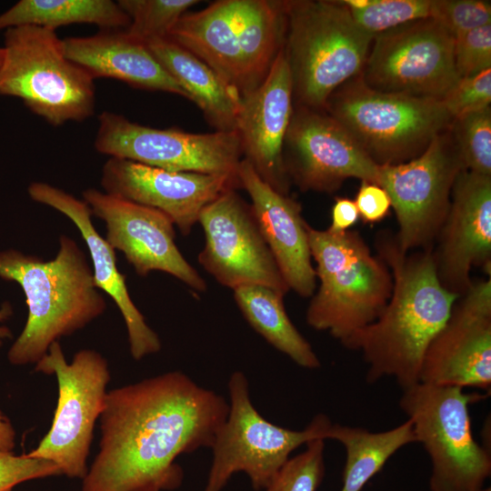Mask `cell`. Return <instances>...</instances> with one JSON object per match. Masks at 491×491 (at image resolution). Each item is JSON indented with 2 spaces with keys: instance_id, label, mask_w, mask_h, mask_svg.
Masks as SVG:
<instances>
[{
  "instance_id": "cell-1",
  "label": "cell",
  "mask_w": 491,
  "mask_h": 491,
  "mask_svg": "<svg viewBox=\"0 0 491 491\" xmlns=\"http://www.w3.org/2000/svg\"><path fill=\"white\" fill-rule=\"evenodd\" d=\"M228 403L181 371L108 391L100 416L99 449L82 491L178 488V456L211 447Z\"/></svg>"
},
{
  "instance_id": "cell-2",
  "label": "cell",
  "mask_w": 491,
  "mask_h": 491,
  "mask_svg": "<svg viewBox=\"0 0 491 491\" xmlns=\"http://www.w3.org/2000/svg\"><path fill=\"white\" fill-rule=\"evenodd\" d=\"M376 247L392 276L391 296L374 322L341 344L362 354L368 383L393 377L405 389L419 383L426 350L460 296L439 282L433 248L404 252L385 231Z\"/></svg>"
},
{
  "instance_id": "cell-3",
  "label": "cell",
  "mask_w": 491,
  "mask_h": 491,
  "mask_svg": "<svg viewBox=\"0 0 491 491\" xmlns=\"http://www.w3.org/2000/svg\"><path fill=\"white\" fill-rule=\"evenodd\" d=\"M0 277L21 286L28 308L24 329L7 353L15 366L35 365L53 343L83 329L106 310L85 254L65 235H60L58 252L51 260L14 249L0 252Z\"/></svg>"
},
{
  "instance_id": "cell-4",
  "label": "cell",
  "mask_w": 491,
  "mask_h": 491,
  "mask_svg": "<svg viewBox=\"0 0 491 491\" xmlns=\"http://www.w3.org/2000/svg\"><path fill=\"white\" fill-rule=\"evenodd\" d=\"M286 31V1L219 0L184 14L166 38L205 62L244 98L266 77Z\"/></svg>"
},
{
  "instance_id": "cell-5",
  "label": "cell",
  "mask_w": 491,
  "mask_h": 491,
  "mask_svg": "<svg viewBox=\"0 0 491 491\" xmlns=\"http://www.w3.org/2000/svg\"><path fill=\"white\" fill-rule=\"evenodd\" d=\"M284 54L296 106L324 111L331 95L359 75L373 37L340 1H286Z\"/></svg>"
},
{
  "instance_id": "cell-6",
  "label": "cell",
  "mask_w": 491,
  "mask_h": 491,
  "mask_svg": "<svg viewBox=\"0 0 491 491\" xmlns=\"http://www.w3.org/2000/svg\"><path fill=\"white\" fill-rule=\"evenodd\" d=\"M307 233L319 286L306 309V323L342 343L379 316L391 296L392 276L357 232L333 233L308 225Z\"/></svg>"
},
{
  "instance_id": "cell-7",
  "label": "cell",
  "mask_w": 491,
  "mask_h": 491,
  "mask_svg": "<svg viewBox=\"0 0 491 491\" xmlns=\"http://www.w3.org/2000/svg\"><path fill=\"white\" fill-rule=\"evenodd\" d=\"M324 111L377 165L418 156L453 122L442 100L379 91L359 75L337 88Z\"/></svg>"
},
{
  "instance_id": "cell-8",
  "label": "cell",
  "mask_w": 491,
  "mask_h": 491,
  "mask_svg": "<svg viewBox=\"0 0 491 491\" xmlns=\"http://www.w3.org/2000/svg\"><path fill=\"white\" fill-rule=\"evenodd\" d=\"M0 69V95L20 98L54 126L82 122L95 112L94 79L65 55L55 30L8 28Z\"/></svg>"
},
{
  "instance_id": "cell-9",
  "label": "cell",
  "mask_w": 491,
  "mask_h": 491,
  "mask_svg": "<svg viewBox=\"0 0 491 491\" xmlns=\"http://www.w3.org/2000/svg\"><path fill=\"white\" fill-rule=\"evenodd\" d=\"M228 393V413L210 447L213 460L204 491H221L239 472L247 475L255 490H266L294 450L311 440L326 439L332 423L324 414L299 431L264 418L251 402L248 380L241 371L231 375Z\"/></svg>"
},
{
  "instance_id": "cell-10",
  "label": "cell",
  "mask_w": 491,
  "mask_h": 491,
  "mask_svg": "<svg viewBox=\"0 0 491 491\" xmlns=\"http://www.w3.org/2000/svg\"><path fill=\"white\" fill-rule=\"evenodd\" d=\"M464 388L417 383L403 389L401 410L427 452L431 491H478L491 474L489 452L475 439Z\"/></svg>"
},
{
  "instance_id": "cell-11",
  "label": "cell",
  "mask_w": 491,
  "mask_h": 491,
  "mask_svg": "<svg viewBox=\"0 0 491 491\" xmlns=\"http://www.w3.org/2000/svg\"><path fill=\"white\" fill-rule=\"evenodd\" d=\"M35 371L56 376L58 398L49 431L27 455L54 463L61 475L83 479L95 426L108 393V362L96 350L85 348L68 363L60 343L55 342Z\"/></svg>"
},
{
  "instance_id": "cell-12",
  "label": "cell",
  "mask_w": 491,
  "mask_h": 491,
  "mask_svg": "<svg viewBox=\"0 0 491 491\" xmlns=\"http://www.w3.org/2000/svg\"><path fill=\"white\" fill-rule=\"evenodd\" d=\"M450 128L432 139L416 157L378 165L377 185L388 194L404 252L433 248L447 215L452 188L464 170Z\"/></svg>"
},
{
  "instance_id": "cell-13",
  "label": "cell",
  "mask_w": 491,
  "mask_h": 491,
  "mask_svg": "<svg viewBox=\"0 0 491 491\" xmlns=\"http://www.w3.org/2000/svg\"><path fill=\"white\" fill-rule=\"evenodd\" d=\"M371 88L442 100L460 79L454 37L436 21H414L373 38L359 74Z\"/></svg>"
},
{
  "instance_id": "cell-14",
  "label": "cell",
  "mask_w": 491,
  "mask_h": 491,
  "mask_svg": "<svg viewBox=\"0 0 491 491\" xmlns=\"http://www.w3.org/2000/svg\"><path fill=\"white\" fill-rule=\"evenodd\" d=\"M95 147L110 157L168 171L234 176L243 155L236 132L194 134L155 128L109 111L98 117Z\"/></svg>"
},
{
  "instance_id": "cell-15",
  "label": "cell",
  "mask_w": 491,
  "mask_h": 491,
  "mask_svg": "<svg viewBox=\"0 0 491 491\" xmlns=\"http://www.w3.org/2000/svg\"><path fill=\"white\" fill-rule=\"evenodd\" d=\"M198 223L205 234L198 263L219 284L232 290L264 286L283 296L289 291L251 205L235 189L223 192L208 204Z\"/></svg>"
},
{
  "instance_id": "cell-16",
  "label": "cell",
  "mask_w": 491,
  "mask_h": 491,
  "mask_svg": "<svg viewBox=\"0 0 491 491\" xmlns=\"http://www.w3.org/2000/svg\"><path fill=\"white\" fill-rule=\"evenodd\" d=\"M92 215L105 224L106 242L122 252L140 276L152 271L169 274L197 293L207 285L175 244V225L162 211L88 188L82 193Z\"/></svg>"
},
{
  "instance_id": "cell-17",
  "label": "cell",
  "mask_w": 491,
  "mask_h": 491,
  "mask_svg": "<svg viewBox=\"0 0 491 491\" xmlns=\"http://www.w3.org/2000/svg\"><path fill=\"white\" fill-rule=\"evenodd\" d=\"M284 161L290 181L302 191L332 193L348 178L378 180V165L326 111L294 107Z\"/></svg>"
},
{
  "instance_id": "cell-18",
  "label": "cell",
  "mask_w": 491,
  "mask_h": 491,
  "mask_svg": "<svg viewBox=\"0 0 491 491\" xmlns=\"http://www.w3.org/2000/svg\"><path fill=\"white\" fill-rule=\"evenodd\" d=\"M419 382L491 387V278L473 282L427 346Z\"/></svg>"
},
{
  "instance_id": "cell-19",
  "label": "cell",
  "mask_w": 491,
  "mask_h": 491,
  "mask_svg": "<svg viewBox=\"0 0 491 491\" xmlns=\"http://www.w3.org/2000/svg\"><path fill=\"white\" fill-rule=\"evenodd\" d=\"M436 241L432 250L436 275L449 292L463 296L473 283L474 267L490 275L491 176L466 169L459 173Z\"/></svg>"
},
{
  "instance_id": "cell-20",
  "label": "cell",
  "mask_w": 491,
  "mask_h": 491,
  "mask_svg": "<svg viewBox=\"0 0 491 491\" xmlns=\"http://www.w3.org/2000/svg\"><path fill=\"white\" fill-rule=\"evenodd\" d=\"M101 185L108 194L162 211L183 235L190 234L208 204L240 187L234 175L168 171L115 157L105 163Z\"/></svg>"
},
{
  "instance_id": "cell-21",
  "label": "cell",
  "mask_w": 491,
  "mask_h": 491,
  "mask_svg": "<svg viewBox=\"0 0 491 491\" xmlns=\"http://www.w3.org/2000/svg\"><path fill=\"white\" fill-rule=\"evenodd\" d=\"M294 111L290 70L282 49L266 77L242 98L236 133L242 154L271 187L288 195L284 144Z\"/></svg>"
},
{
  "instance_id": "cell-22",
  "label": "cell",
  "mask_w": 491,
  "mask_h": 491,
  "mask_svg": "<svg viewBox=\"0 0 491 491\" xmlns=\"http://www.w3.org/2000/svg\"><path fill=\"white\" fill-rule=\"evenodd\" d=\"M240 187L250 199L261 234L289 290L312 296L316 287L308 243V224L300 205L266 183L250 163L242 158L237 168Z\"/></svg>"
},
{
  "instance_id": "cell-23",
  "label": "cell",
  "mask_w": 491,
  "mask_h": 491,
  "mask_svg": "<svg viewBox=\"0 0 491 491\" xmlns=\"http://www.w3.org/2000/svg\"><path fill=\"white\" fill-rule=\"evenodd\" d=\"M28 195L33 201L64 214L78 228L92 258L96 287L114 300L124 318L132 357L141 360L159 352L161 340L133 302L125 284V276L117 269L115 250L95 228L89 205L63 189L44 182L30 184Z\"/></svg>"
},
{
  "instance_id": "cell-24",
  "label": "cell",
  "mask_w": 491,
  "mask_h": 491,
  "mask_svg": "<svg viewBox=\"0 0 491 491\" xmlns=\"http://www.w3.org/2000/svg\"><path fill=\"white\" fill-rule=\"evenodd\" d=\"M65 56L95 78H113L136 88L161 91L189 99L188 94L157 62L145 44L125 29L102 30L62 39Z\"/></svg>"
},
{
  "instance_id": "cell-25",
  "label": "cell",
  "mask_w": 491,
  "mask_h": 491,
  "mask_svg": "<svg viewBox=\"0 0 491 491\" xmlns=\"http://www.w3.org/2000/svg\"><path fill=\"white\" fill-rule=\"evenodd\" d=\"M145 44L216 131L236 132L242 97L235 89L205 62L170 39L155 38Z\"/></svg>"
},
{
  "instance_id": "cell-26",
  "label": "cell",
  "mask_w": 491,
  "mask_h": 491,
  "mask_svg": "<svg viewBox=\"0 0 491 491\" xmlns=\"http://www.w3.org/2000/svg\"><path fill=\"white\" fill-rule=\"evenodd\" d=\"M233 292L245 319L266 342L304 368L320 366L311 345L287 316L285 296L264 286H244Z\"/></svg>"
},
{
  "instance_id": "cell-27",
  "label": "cell",
  "mask_w": 491,
  "mask_h": 491,
  "mask_svg": "<svg viewBox=\"0 0 491 491\" xmlns=\"http://www.w3.org/2000/svg\"><path fill=\"white\" fill-rule=\"evenodd\" d=\"M326 439L340 442L346 449L341 491H361L396 451L411 443H417L409 419L395 428L377 433L331 424Z\"/></svg>"
},
{
  "instance_id": "cell-28",
  "label": "cell",
  "mask_w": 491,
  "mask_h": 491,
  "mask_svg": "<svg viewBox=\"0 0 491 491\" xmlns=\"http://www.w3.org/2000/svg\"><path fill=\"white\" fill-rule=\"evenodd\" d=\"M83 23L119 30L127 28L130 19L111 0H21L0 15V30L22 25L55 30Z\"/></svg>"
},
{
  "instance_id": "cell-29",
  "label": "cell",
  "mask_w": 491,
  "mask_h": 491,
  "mask_svg": "<svg viewBox=\"0 0 491 491\" xmlns=\"http://www.w3.org/2000/svg\"><path fill=\"white\" fill-rule=\"evenodd\" d=\"M196 0H119L120 8L130 19L125 29L134 39L143 43L165 38L179 18Z\"/></svg>"
},
{
  "instance_id": "cell-30",
  "label": "cell",
  "mask_w": 491,
  "mask_h": 491,
  "mask_svg": "<svg viewBox=\"0 0 491 491\" xmlns=\"http://www.w3.org/2000/svg\"><path fill=\"white\" fill-rule=\"evenodd\" d=\"M450 131L464 168L491 176V108L454 119Z\"/></svg>"
},
{
  "instance_id": "cell-31",
  "label": "cell",
  "mask_w": 491,
  "mask_h": 491,
  "mask_svg": "<svg viewBox=\"0 0 491 491\" xmlns=\"http://www.w3.org/2000/svg\"><path fill=\"white\" fill-rule=\"evenodd\" d=\"M433 0H368L366 7L349 10L357 25L373 38L400 25L430 18Z\"/></svg>"
},
{
  "instance_id": "cell-32",
  "label": "cell",
  "mask_w": 491,
  "mask_h": 491,
  "mask_svg": "<svg viewBox=\"0 0 491 491\" xmlns=\"http://www.w3.org/2000/svg\"><path fill=\"white\" fill-rule=\"evenodd\" d=\"M290 457L273 477L266 491H316L325 474V440L317 438Z\"/></svg>"
},
{
  "instance_id": "cell-33",
  "label": "cell",
  "mask_w": 491,
  "mask_h": 491,
  "mask_svg": "<svg viewBox=\"0 0 491 491\" xmlns=\"http://www.w3.org/2000/svg\"><path fill=\"white\" fill-rule=\"evenodd\" d=\"M430 18L439 23L455 39L491 24V4L484 0H433Z\"/></svg>"
},
{
  "instance_id": "cell-34",
  "label": "cell",
  "mask_w": 491,
  "mask_h": 491,
  "mask_svg": "<svg viewBox=\"0 0 491 491\" xmlns=\"http://www.w3.org/2000/svg\"><path fill=\"white\" fill-rule=\"evenodd\" d=\"M442 102L453 120L490 107L491 69L460 78Z\"/></svg>"
},
{
  "instance_id": "cell-35",
  "label": "cell",
  "mask_w": 491,
  "mask_h": 491,
  "mask_svg": "<svg viewBox=\"0 0 491 491\" xmlns=\"http://www.w3.org/2000/svg\"><path fill=\"white\" fill-rule=\"evenodd\" d=\"M454 62L460 78L491 69V24L454 39Z\"/></svg>"
},
{
  "instance_id": "cell-36",
  "label": "cell",
  "mask_w": 491,
  "mask_h": 491,
  "mask_svg": "<svg viewBox=\"0 0 491 491\" xmlns=\"http://www.w3.org/2000/svg\"><path fill=\"white\" fill-rule=\"evenodd\" d=\"M59 475L60 469L48 460L0 449V491H12L20 483Z\"/></svg>"
},
{
  "instance_id": "cell-37",
  "label": "cell",
  "mask_w": 491,
  "mask_h": 491,
  "mask_svg": "<svg viewBox=\"0 0 491 491\" xmlns=\"http://www.w3.org/2000/svg\"><path fill=\"white\" fill-rule=\"evenodd\" d=\"M355 203L359 217L368 224L383 220L391 207L387 192L381 185L368 181H361Z\"/></svg>"
},
{
  "instance_id": "cell-38",
  "label": "cell",
  "mask_w": 491,
  "mask_h": 491,
  "mask_svg": "<svg viewBox=\"0 0 491 491\" xmlns=\"http://www.w3.org/2000/svg\"><path fill=\"white\" fill-rule=\"evenodd\" d=\"M358 219L355 200L336 197L331 210V224L327 229L333 233H343L356 225Z\"/></svg>"
},
{
  "instance_id": "cell-39",
  "label": "cell",
  "mask_w": 491,
  "mask_h": 491,
  "mask_svg": "<svg viewBox=\"0 0 491 491\" xmlns=\"http://www.w3.org/2000/svg\"><path fill=\"white\" fill-rule=\"evenodd\" d=\"M15 431L10 419L0 410V449L13 451Z\"/></svg>"
},
{
  "instance_id": "cell-40",
  "label": "cell",
  "mask_w": 491,
  "mask_h": 491,
  "mask_svg": "<svg viewBox=\"0 0 491 491\" xmlns=\"http://www.w3.org/2000/svg\"><path fill=\"white\" fill-rule=\"evenodd\" d=\"M13 314L12 306L8 302H5L2 304L0 307V323L3 321L7 320ZM12 337V332L11 330L6 327L0 326V347L3 345L4 341L7 338Z\"/></svg>"
},
{
  "instance_id": "cell-41",
  "label": "cell",
  "mask_w": 491,
  "mask_h": 491,
  "mask_svg": "<svg viewBox=\"0 0 491 491\" xmlns=\"http://www.w3.org/2000/svg\"><path fill=\"white\" fill-rule=\"evenodd\" d=\"M3 59H4V49L3 47H0V69L3 64Z\"/></svg>"
},
{
  "instance_id": "cell-42",
  "label": "cell",
  "mask_w": 491,
  "mask_h": 491,
  "mask_svg": "<svg viewBox=\"0 0 491 491\" xmlns=\"http://www.w3.org/2000/svg\"><path fill=\"white\" fill-rule=\"evenodd\" d=\"M478 491H491V488L490 487H486V488H484L482 487L480 490Z\"/></svg>"
}]
</instances>
